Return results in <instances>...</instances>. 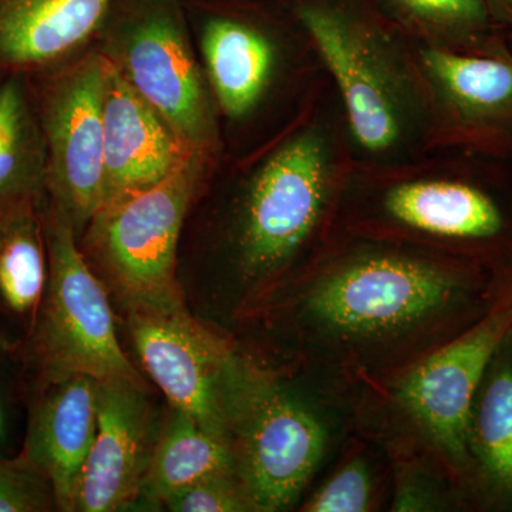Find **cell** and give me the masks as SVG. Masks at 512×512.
Here are the masks:
<instances>
[{
	"label": "cell",
	"instance_id": "1",
	"mask_svg": "<svg viewBox=\"0 0 512 512\" xmlns=\"http://www.w3.org/2000/svg\"><path fill=\"white\" fill-rule=\"evenodd\" d=\"M512 268L440 264L412 256L367 254L336 266L311 286L303 312L346 342H384L434 316L466 330L507 291Z\"/></svg>",
	"mask_w": 512,
	"mask_h": 512
},
{
	"label": "cell",
	"instance_id": "2",
	"mask_svg": "<svg viewBox=\"0 0 512 512\" xmlns=\"http://www.w3.org/2000/svg\"><path fill=\"white\" fill-rule=\"evenodd\" d=\"M42 221L49 279L22 352L36 369L37 387L74 375L147 387L121 349L106 286L80 251L73 225L47 200Z\"/></svg>",
	"mask_w": 512,
	"mask_h": 512
},
{
	"label": "cell",
	"instance_id": "3",
	"mask_svg": "<svg viewBox=\"0 0 512 512\" xmlns=\"http://www.w3.org/2000/svg\"><path fill=\"white\" fill-rule=\"evenodd\" d=\"M202 164L197 154L161 183L101 205L87 225L83 254L128 312L184 309L175 259Z\"/></svg>",
	"mask_w": 512,
	"mask_h": 512
},
{
	"label": "cell",
	"instance_id": "4",
	"mask_svg": "<svg viewBox=\"0 0 512 512\" xmlns=\"http://www.w3.org/2000/svg\"><path fill=\"white\" fill-rule=\"evenodd\" d=\"M128 329L144 369L171 409L211 433L231 436L256 373L217 333L177 311H130Z\"/></svg>",
	"mask_w": 512,
	"mask_h": 512
},
{
	"label": "cell",
	"instance_id": "5",
	"mask_svg": "<svg viewBox=\"0 0 512 512\" xmlns=\"http://www.w3.org/2000/svg\"><path fill=\"white\" fill-rule=\"evenodd\" d=\"M325 141L302 131L282 144L256 171L238 225L239 265L248 279L275 275L318 225L329 190Z\"/></svg>",
	"mask_w": 512,
	"mask_h": 512
},
{
	"label": "cell",
	"instance_id": "6",
	"mask_svg": "<svg viewBox=\"0 0 512 512\" xmlns=\"http://www.w3.org/2000/svg\"><path fill=\"white\" fill-rule=\"evenodd\" d=\"M106 69V53H90L52 74L36 104L46 141V200L77 235L103 204Z\"/></svg>",
	"mask_w": 512,
	"mask_h": 512
},
{
	"label": "cell",
	"instance_id": "7",
	"mask_svg": "<svg viewBox=\"0 0 512 512\" xmlns=\"http://www.w3.org/2000/svg\"><path fill=\"white\" fill-rule=\"evenodd\" d=\"M512 329V282L493 309L414 365L397 387L407 414L470 476L468 424L485 370Z\"/></svg>",
	"mask_w": 512,
	"mask_h": 512
},
{
	"label": "cell",
	"instance_id": "8",
	"mask_svg": "<svg viewBox=\"0 0 512 512\" xmlns=\"http://www.w3.org/2000/svg\"><path fill=\"white\" fill-rule=\"evenodd\" d=\"M237 473L256 511L295 503L325 453L326 431L305 404L255 380L232 426Z\"/></svg>",
	"mask_w": 512,
	"mask_h": 512
},
{
	"label": "cell",
	"instance_id": "9",
	"mask_svg": "<svg viewBox=\"0 0 512 512\" xmlns=\"http://www.w3.org/2000/svg\"><path fill=\"white\" fill-rule=\"evenodd\" d=\"M106 55L181 140L207 153L214 141L210 100L183 28L168 10L138 18Z\"/></svg>",
	"mask_w": 512,
	"mask_h": 512
},
{
	"label": "cell",
	"instance_id": "10",
	"mask_svg": "<svg viewBox=\"0 0 512 512\" xmlns=\"http://www.w3.org/2000/svg\"><path fill=\"white\" fill-rule=\"evenodd\" d=\"M158 433L147 387L100 383L97 433L83 467L76 511L113 512L136 503Z\"/></svg>",
	"mask_w": 512,
	"mask_h": 512
},
{
	"label": "cell",
	"instance_id": "11",
	"mask_svg": "<svg viewBox=\"0 0 512 512\" xmlns=\"http://www.w3.org/2000/svg\"><path fill=\"white\" fill-rule=\"evenodd\" d=\"M107 56V55H106ZM103 204L146 190L197 156L107 56ZM100 210V208H99Z\"/></svg>",
	"mask_w": 512,
	"mask_h": 512
},
{
	"label": "cell",
	"instance_id": "12",
	"mask_svg": "<svg viewBox=\"0 0 512 512\" xmlns=\"http://www.w3.org/2000/svg\"><path fill=\"white\" fill-rule=\"evenodd\" d=\"M299 16L338 83L357 143L370 153L390 150L402 123L393 84L376 50L338 10L305 6Z\"/></svg>",
	"mask_w": 512,
	"mask_h": 512
},
{
	"label": "cell",
	"instance_id": "13",
	"mask_svg": "<svg viewBox=\"0 0 512 512\" xmlns=\"http://www.w3.org/2000/svg\"><path fill=\"white\" fill-rule=\"evenodd\" d=\"M100 383L74 375L36 387L22 451L47 474L57 511H76L77 493L99 420Z\"/></svg>",
	"mask_w": 512,
	"mask_h": 512
},
{
	"label": "cell",
	"instance_id": "14",
	"mask_svg": "<svg viewBox=\"0 0 512 512\" xmlns=\"http://www.w3.org/2000/svg\"><path fill=\"white\" fill-rule=\"evenodd\" d=\"M384 211L404 227L476 249L481 259L512 255V212L481 185L424 180L396 185Z\"/></svg>",
	"mask_w": 512,
	"mask_h": 512
},
{
	"label": "cell",
	"instance_id": "15",
	"mask_svg": "<svg viewBox=\"0 0 512 512\" xmlns=\"http://www.w3.org/2000/svg\"><path fill=\"white\" fill-rule=\"evenodd\" d=\"M113 0H0V72L26 76L69 56Z\"/></svg>",
	"mask_w": 512,
	"mask_h": 512
},
{
	"label": "cell",
	"instance_id": "16",
	"mask_svg": "<svg viewBox=\"0 0 512 512\" xmlns=\"http://www.w3.org/2000/svg\"><path fill=\"white\" fill-rule=\"evenodd\" d=\"M470 476L490 503L512 507V329L485 370L468 424Z\"/></svg>",
	"mask_w": 512,
	"mask_h": 512
},
{
	"label": "cell",
	"instance_id": "17",
	"mask_svg": "<svg viewBox=\"0 0 512 512\" xmlns=\"http://www.w3.org/2000/svg\"><path fill=\"white\" fill-rule=\"evenodd\" d=\"M43 204L28 202L0 215V325L18 333L22 352L49 279Z\"/></svg>",
	"mask_w": 512,
	"mask_h": 512
},
{
	"label": "cell",
	"instance_id": "18",
	"mask_svg": "<svg viewBox=\"0 0 512 512\" xmlns=\"http://www.w3.org/2000/svg\"><path fill=\"white\" fill-rule=\"evenodd\" d=\"M47 151L25 76L0 83V215L46 201Z\"/></svg>",
	"mask_w": 512,
	"mask_h": 512
},
{
	"label": "cell",
	"instance_id": "19",
	"mask_svg": "<svg viewBox=\"0 0 512 512\" xmlns=\"http://www.w3.org/2000/svg\"><path fill=\"white\" fill-rule=\"evenodd\" d=\"M237 471L231 440L211 433L180 410L171 409L158 433L138 500L163 505L190 485Z\"/></svg>",
	"mask_w": 512,
	"mask_h": 512
},
{
	"label": "cell",
	"instance_id": "20",
	"mask_svg": "<svg viewBox=\"0 0 512 512\" xmlns=\"http://www.w3.org/2000/svg\"><path fill=\"white\" fill-rule=\"evenodd\" d=\"M423 63L461 123L488 131L511 126V60L429 49Z\"/></svg>",
	"mask_w": 512,
	"mask_h": 512
},
{
	"label": "cell",
	"instance_id": "21",
	"mask_svg": "<svg viewBox=\"0 0 512 512\" xmlns=\"http://www.w3.org/2000/svg\"><path fill=\"white\" fill-rule=\"evenodd\" d=\"M202 53L222 110L238 119L254 109L274 69L271 42L242 23L214 19L202 35Z\"/></svg>",
	"mask_w": 512,
	"mask_h": 512
},
{
	"label": "cell",
	"instance_id": "22",
	"mask_svg": "<svg viewBox=\"0 0 512 512\" xmlns=\"http://www.w3.org/2000/svg\"><path fill=\"white\" fill-rule=\"evenodd\" d=\"M57 511L55 488L22 451L0 456V512Z\"/></svg>",
	"mask_w": 512,
	"mask_h": 512
},
{
	"label": "cell",
	"instance_id": "23",
	"mask_svg": "<svg viewBox=\"0 0 512 512\" xmlns=\"http://www.w3.org/2000/svg\"><path fill=\"white\" fill-rule=\"evenodd\" d=\"M417 22L454 36H473L488 26L485 0H389Z\"/></svg>",
	"mask_w": 512,
	"mask_h": 512
},
{
	"label": "cell",
	"instance_id": "24",
	"mask_svg": "<svg viewBox=\"0 0 512 512\" xmlns=\"http://www.w3.org/2000/svg\"><path fill=\"white\" fill-rule=\"evenodd\" d=\"M164 507L174 512L256 511L237 471L204 478L171 495Z\"/></svg>",
	"mask_w": 512,
	"mask_h": 512
},
{
	"label": "cell",
	"instance_id": "25",
	"mask_svg": "<svg viewBox=\"0 0 512 512\" xmlns=\"http://www.w3.org/2000/svg\"><path fill=\"white\" fill-rule=\"evenodd\" d=\"M372 480L362 461H352L312 495L303 510L309 512H362L369 508Z\"/></svg>",
	"mask_w": 512,
	"mask_h": 512
},
{
	"label": "cell",
	"instance_id": "26",
	"mask_svg": "<svg viewBox=\"0 0 512 512\" xmlns=\"http://www.w3.org/2000/svg\"><path fill=\"white\" fill-rule=\"evenodd\" d=\"M15 400L12 387L0 367V456L16 454Z\"/></svg>",
	"mask_w": 512,
	"mask_h": 512
},
{
	"label": "cell",
	"instance_id": "27",
	"mask_svg": "<svg viewBox=\"0 0 512 512\" xmlns=\"http://www.w3.org/2000/svg\"><path fill=\"white\" fill-rule=\"evenodd\" d=\"M488 10L494 9L498 15L512 26V0H485Z\"/></svg>",
	"mask_w": 512,
	"mask_h": 512
}]
</instances>
